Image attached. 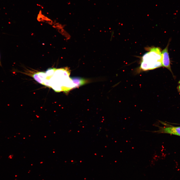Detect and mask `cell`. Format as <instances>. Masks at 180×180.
<instances>
[{
    "mask_svg": "<svg viewBox=\"0 0 180 180\" xmlns=\"http://www.w3.org/2000/svg\"><path fill=\"white\" fill-rule=\"evenodd\" d=\"M0 66H2L0 61Z\"/></svg>",
    "mask_w": 180,
    "mask_h": 180,
    "instance_id": "cell-8",
    "label": "cell"
},
{
    "mask_svg": "<svg viewBox=\"0 0 180 180\" xmlns=\"http://www.w3.org/2000/svg\"><path fill=\"white\" fill-rule=\"evenodd\" d=\"M43 85L48 87H51V85L50 80L45 79L43 81Z\"/></svg>",
    "mask_w": 180,
    "mask_h": 180,
    "instance_id": "cell-7",
    "label": "cell"
},
{
    "mask_svg": "<svg viewBox=\"0 0 180 180\" xmlns=\"http://www.w3.org/2000/svg\"><path fill=\"white\" fill-rule=\"evenodd\" d=\"M56 69L55 68H49L48 69L46 72V74L47 77L51 76L54 75Z\"/></svg>",
    "mask_w": 180,
    "mask_h": 180,
    "instance_id": "cell-4",
    "label": "cell"
},
{
    "mask_svg": "<svg viewBox=\"0 0 180 180\" xmlns=\"http://www.w3.org/2000/svg\"><path fill=\"white\" fill-rule=\"evenodd\" d=\"M159 130L152 131L154 133H167L173 134L180 136V127H159Z\"/></svg>",
    "mask_w": 180,
    "mask_h": 180,
    "instance_id": "cell-2",
    "label": "cell"
},
{
    "mask_svg": "<svg viewBox=\"0 0 180 180\" xmlns=\"http://www.w3.org/2000/svg\"><path fill=\"white\" fill-rule=\"evenodd\" d=\"M33 77L34 80L37 82L43 85V82L40 78L37 73L34 74L33 75Z\"/></svg>",
    "mask_w": 180,
    "mask_h": 180,
    "instance_id": "cell-6",
    "label": "cell"
},
{
    "mask_svg": "<svg viewBox=\"0 0 180 180\" xmlns=\"http://www.w3.org/2000/svg\"><path fill=\"white\" fill-rule=\"evenodd\" d=\"M149 51L142 57L140 68L142 70H152L162 66V55L158 47L148 48Z\"/></svg>",
    "mask_w": 180,
    "mask_h": 180,
    "instance_id": "cell-1",
    "label": "cell"
},
{
    "mask_svg": "<svg viewBox=\"0 0 180 180\" xmlns=\"http://www.w3.org/2000/svg\"><path fill=\"white\" fill-rule=\"evenodd\" d=\"M40 79L43 82V81L47 77L46 73L43 72H40L37 73Z\"/></svg>",
    "mask_w": 180,
    "mask_h": 180,
    "instance_id": "cell-5",
    "label": "cell"
},
{
    "mask_svg": "<svg viewBox=\"0 0 180 180\" xmlns=\"http://www.w3.org/2000/svg\"><path fill=\"white\" fill-rule=\"evenodd\" d=\"M179 83L180 84V81L179 82ZM179 90H180V85L179 86Z\"/></svg>",
    "mask_w": 180,
    "mask_h": 180,
    "instance_id": "cell-9",
    "label": "cell"
},
{
    "mask_svg": "<svg viewBox=\"0 0 180 180\" xmlns=\"http://www.w3.org/2000/svg\"><path fill=\"white\" fill-rule=\"evenodd\" d=\"M169 44L162 51V63L163 66L171 71L169 55L168 52Z\"/></svg>",
    "mask_w": 180,
    "mask_h": 180,
    "instance_id": "cell-3",
    "label": "cell"
}]
</instances>
